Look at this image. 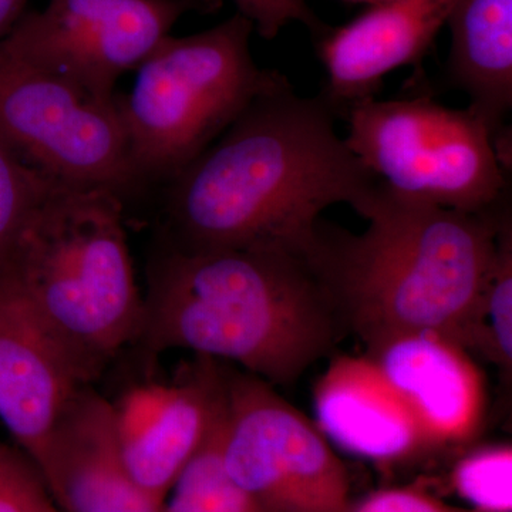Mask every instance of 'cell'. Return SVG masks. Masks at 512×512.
I'll return each instance as SVG.
<instances>
[{
  "label": "cell",
  "mask_w": 512,
  "mask_h": 512,
  "mask_svg": "<svg viewBox=\"0 0 512 512\" xmlns=\"http://www.w3.org/2000/svg\"><path fill=\"white\" fill-rule=\"evenodd\" d=\"M0 140L60 183L103 188L121 200L144 181L131 161L119 96L104 103L37 69L0 40Z\"/></svg>",
  "instance_id": "obj_7"
},
{
  "label": "cell",
  "mask_w": 512,
  "mask_h": 512,
  "mask_svg": "<svg viewBox=\"0 0 512 512\" xmlns=\"http://www.w3.org/2000/svg\"><path fill=\"white\" fill-rule=\"evenodd\" d=\"M346 144L394 194L484 212L511 194L490 128L430 97L360 100L345 111Z\"/></svg>",
  "instance_id": "obj_6"
},
{
  "label": "cell",
  "mask_w": 512,
  "mask_h": 512,
  "mask_svg": "<svg viewBox=\"0 0 512 512\" xmlns=\"http://www.w3.org/2000/svg\"><path fill=\"white\" fill-rule=\"evenodd\" d=\"M367 356L402 394L431 451L473 443L487 413V386L473 355L431 330L399 333L367 346Z\"/></svg>",
  "instance_id": "obj_12"
},
{
  "label": "cell",
  "mask_w": 512,
  "mask_h": 512,
  "mask_svg": "<svg viewBox=\"0 0 512 512\" xmlns=\"http://www.w3.org/2000/svg\"><path fill=\"white\" fill-rule=\"evenodd\" d=\"M28 0H0V37L8 35L23 16Z\"/></svg>",
  "instance_id": "obj_24"
},
{
  "label": "cell",
  "mask_w": 512,
  "mask_h": 512,
  "mask_svg": "<svg viewBox=\"0 0 512 512\" xmlns=\"http://www.w3.org/2000/svg\"><path fill=\"white\" fill-rule=\"evenodd\" d=\"M123 204L103 188L56 181L3 272L15 279L87 384L134 345L143 319Z\"/></svg>",
  "instance_id": "obj_4"
},
{
  "label": "cell",
  "mask_w": 512,
  "mask_h": 512,
  "mask_svg": "<svg viewBox=\"0 0 512 512\" xmlns=\"http://www.w3.org/2000/svg\"><path fill=\"white\" fill-rule=\"evenodd\" d=\"M239 15L254 25L266 40L275 39L289 23L298 22L319 36L328 26L318 18L306 0H234Z\"/></svg>",
  "instance_id": "obj_22"
},
{
  "label": "cell",
  "mask_w": 512,
  "mask_h": 512,
  "mask_svg": "<svg viewBox=\"0 0 512 512\" xmlns=\"http://www.w3.org/2000/svg\"><path fill=\"white\" fill-rule=\"evenodd\" d=\"M342 328L305 256L185 252L164 244L148 262L134 345L150 357L190 350L289 386L332 350Z\"/></svg>",
  "instance_id": "obj_3"
},
{
  "label": "cell",
  "mask_w": 512,
  "mask_h": 512,
  "mask_svg": "<svg viewBox=\"0 0 512 512\" xmlns=\"http://www.w3.org/2000/svg\"><path fill=\"white\" fill-rule=\"evenodd\" d=\"M224 417L225 410L204 446L175 480L165 497L163 512H264L225 467Z\"/></svg>",
  "instance_id": "obj_18"
},
{
  "label": "cell",
  "mask_w": 512,
  "mask_h": 512,
  "mask_svg": "<svg viewBox=\"0 0 512 512\" xmlns=\"http://www.w3.org/2000/svg\"><path fill=\"white\" fill-rule=\"evenodd\" d=\"M511 194L484 212L436 207L383 183L360 234L320 218L305 259L343 326L367 346L399 333L464 336L493 268Z\"/></svg>",
  "instance_id": "obj_2"
},
{
  "label": "cell",
  "mask_w": 512,
  "mask_h": 512,
  "mask_svg": "<svg viewBox=\"0 0 512 512\" xmlns=\"http://www.w3.org/2000/svg\"><path fill=\"white\" fill-rule=\"evenodd\" d=\"M313 407L323 436L352 456L399 466L430 453L413 410L370 356L333 357Z\"/></svg>",
  "instance_id": "obj_15"
},
{
  "label": "cell",
  "mask_w": 512,
  "mask_h": 512,
  "mask_svg": "<svg viewBox=\"0 0 512 512\" xmlns=\"http://www.w3.org/2000/svg\"><path fill=\"white\" fill-rule=\"evenodd\" d=\"M60 512H163L121 457L110 400L80 387L57 419L37 461Z\"/></svg>",
  "instance_id": "obj_13"
},
{
  "label": "cell",
  "mask_w": 512,
  "mask_h": 512,
  "mask_svg": "<svg viewBox=\"0 0 512 512\" xmlns=\"http://www.w3.org/2000/svg\"><path fill=\"white\" fill-rule=\"evenodd\" d=\"M463 346L478 353L511 377L512 369V217L504 212L497 231V248L490 278L476 313L471 319Z\"/></svg>",
  "instance_id": "obj_17"
},
{
  "label": "cell",
  "mask_w": 512,
  "mask_h": 512,
  "mask_svg": "<svg viewBox=\"0 0 512 512\" xmlns=\"http://www.w3.org/2000/svg\"><path fill=\"white\" fill-rule=\"evenodd\" d=\"M352 512H477L447 504L416 485L386 487L353 500Z\"/></svg>",
  "instance_id": "obj_23"
},
{
  "label": "cell",
  "mask_w": 512,
  "mask_h": 512,
  "mask_svg": "<svg viewBox=\"0 0 512 512\" xmlns=\"http://www.w3.org/2000/svg\"><path fill=\"white\" fill-rule=\"evenodd\" d=\"M446 25L447 79L467 94L468 109L500 136L512 109V0H457Z\"/></svg>",
  "instance_id": "obj_16"
},
{
  "label": "cell",
  "mask_w": 512,
  "mask_h": 512,
  "mask_svg": "<svg viewBox=\"0 0 512 512\" xmlns=\"http://www.w3.org/2000/svg\"><path fill=\"white\" fill-rule=\"evenodd\" d=\"M221 0H50L2 37L37 69L110 103L120 77L136 70L191 12H212Z\"/></svg>",
  "instance_id": "obj_9"
},
{
  "label": "cell",
  "mask_w": 512,
  "mask_h": 512,
  "mask_svg": "<svg viewBox=\"0 0 512 512\" xmlns=\"http://www.w3.org/2000/svg\"><path fill=\"white\" fill-rule=\"evenodd\" d=\"M222 458L264 512H352L345 464L272 384L227 367Z\"/></svg>",
  "instance_id": "obj_8"
},
{
  "label": "cell",
  "mask_w": 512,
  "mask_h": 512,
  "mask_svg": "<svg viewBox=\"0 0 512 512\" xmlns=\"http://www.w3.org/2000/svg\"><path fill=\"white\" fill-rule=\"evenodd\" d=\"M451 488L477 512H512L510 443L471 448L450 471Z\"/></svg>",
  "instance_id": "obj_20"
},
{
  "label": "cell",
  "mask_w": 512,
  "mask_h": 512,
  "mask_svg": "<svg viewBox=\"0 0 512 512\" xmlns=\"http://www.w3.org/2000/svg\"><path fill=\"white\" fill-rule=\"evenodd\" d=\"M336 117L322 94L299 96L288 77L258 94L168 183L165 245L305 256L326 208L362 215L382 181L339 137Z\"/></svg>",
  "instance_id": "obj_1"
},
{
  "label": "cell",
  "mask_w": 512,
  "mask_h": 512,
  "mask_svg": "<svg viewBox=\"0 0 512 512\" xmlns=\"http://www.w3.org/2000/svg\"><path fill=\"white\" fill-rule=\"evenodd\" d=\"M254 25L234 16L194 35L167 36L119 96L131 161L144 184L170 183L258 94L286 76L251 53Z\"/></svg>",
  "instance_id": "obj_5"
},
{
  "label": "cell",
  "mask_w": 512,
  "mask_h": 512,
  "mask_svg": "<svg viewBox=\"0 0 512 512\" xmlns=\"http://www.w3.org/2000/svg\"><path fill=\"white\" fill-rule=\"evenodd\" d=\"M457 0H387L357 18L316 36L326 70L322 96L336 114L379 93L384 77L404 66H419L433 46Z\"/></svg>",
  "instance_id": "obj_14"
},
{
  "label": "cell",
  "mask_w": 512,
  "mask_h": 512,
  "mask_svg": "<svg viewBox=\"0 0 512 512\" xmlns=\"http://www.w3.org/2000/svg\"><path fill=\"white\" fill-rule=\"evenodd\" d=\"M56 181L0 140V274L8 269L23 232Z\"/></svg>",
  "instance_id": "obj_19"
},
{
  "label": "cell",
  "mask_w": 512,
  "mask_h": 512,
  "mask_svg": "<svg viewBox=\"0 0 512 512\" xmlns=\"http://www.w3.org/2000/svg\"><path fill=\"white\" fill-rule=\"evenodd\" d=\"M89 386L8 274L0 275V420L37 466L64 407Z\"/></svg>",
  "instance_id": "obj_11"
},
{
  "label": "cell",
  "mask_w": 512,
  "mask_h": 512,
  "mask_svg": "<svg viewBox=\"0 0 512 512\" xmlns=\"http://www.w3.org/2000/svg\"><path fill=\"white\" fill-rule=\"evenodd\" d=\"M0 512H60L35 461L0 441Z\"/></svg>",
  "instance_id": "obj_21"
},
{
  "label": "cell",
  "mask_w": 512,
  "mask_h": 512,
  "mask_svg": "<svg viewBox=\"0 0 512 512\" xmlns=\"http://www.w3.org/2000/svg\"><path fill=\"white\" fill-rule=\"evenodd\" d=\"M225 402L227 367L201 356L175 379L137 384L111 402L121 457L137 484L164 503Z\"/></svg>",
  "instance_id": "obj_10"
}]
</instances>
